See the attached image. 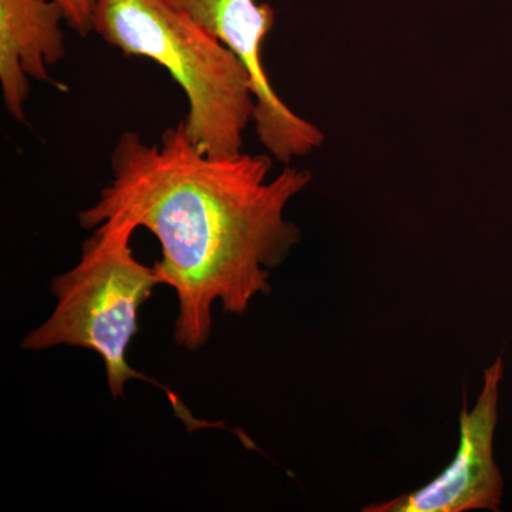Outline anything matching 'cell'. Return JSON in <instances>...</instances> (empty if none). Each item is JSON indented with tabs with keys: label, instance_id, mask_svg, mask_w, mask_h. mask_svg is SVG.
<instances>
[{
	"label": "cell",
	"instance_id": "obj_1",
	"mask_svg": "<svg viewBox=\"0 0 512 512\" xmlns=\"http://www.w3.org/2000/svg\"><path fill=\"white\" fill-rule=\"evenodd\" d=\"M110 165L113 180L80 212V225L126 221L158 239L163 258L154 265L177 295L174 339L181 348L207 345L215 302L244 315L255 296L269 295L272 269L301 242L285 210L311 184L309 171L286 165L271 177L265 154L208 156L183 121L153 144L124 131Z\"/></svg>",
	"mask_w": 512,
	"mask_h": 512
},
{
	"label": "cell",
	"instance_id": "obj_2",
	"mask_svg": "<svg viewBox=\"0 0 512 512\" xmlns=\"http://www.w3.org/2000/svg\"><path fill=\"white\" fill-rule=\"evenodd\" d=\"M93 32L168 70L187 97L185 133L208 156L244 151L255 96L244 64L173 0H97Z\"/></svg>",
	"mask_w": 512,
	"mask_h": 512
},
{
	"label": "cell",
	"instance_id": "obj_3",
	"mask_svg": "<svg viewBox=\"0 0 512 512\" xmlns=\"http://www.w3.org/2000/svg\"><path fill=\"white\" fill-rule=\"evenodd\" d=\"M136 231L120 220L94 228L83 242L79 264L50 281L55 311L22 342V349L32 352L57 346L93 350L103 359L114 399L124 396L130 380L156 383L127 362L138 312L154 288L164 285L156 265L141 264L134 256L130 242Z\"/></svg>",
	"mask_w": 512,
	"mask_h": 512
},
{
	"label": "cell",
	"instance_id": "obj_4",
	"mask_svg": "<svg viewBox=\"0 0 512 512\" xmlns=\"http://www.w3.org/2000/svg\"><path fill=\"white\" fill-rule=\"evenodd\" d=\"M241 60L255 96L254 126L259 143L282 164L309 156L325 134L279 97L262 64V43L275 25V10L256 0H173Z\"/></svg>",
	"mask_w": 512,
	"mask_h": 512
},
{
	"label": "cell",
	"instance_id": "obj_5",
	"mask_svg": "<svg viewBox=\"0 0 512 512\" xmlns=\"http://www.w3.org/2000/svg\"><path fill=\"white\" fill-rule=\"evenodd\" d=\"M501 357L484 370V386L471 412L460 416V444L453 463L429 484L386 503L369 505L365 512H464L500 510L503 477L494 460L493 443L498 421Z\"/></svg>",
	"mask_w": 512,
	"mask_h": 512
},
{
	"label": "cell",
	"instance_id": "obj_6",
	"mask_svg": "<svg viewBox=\"0 0 512 512\" xmlns=\"http://www.w3.org/2000/svg\"><path fill=\"white\" fill-rule=\"evenodd\" d=\"M62 22L55 0H0V86L16 120H25L30 79L63 90L47 70L66 55Z\"/></svg>",
	"mask_w": 512,
	"mask_h": 512
},
{
	"label": "cell",
	"instance_id": "obj_7",
	"mask_svg": "<svg viewBox=\"0 0 512 512\" xmlns=\"http://www.w3.org/2000/svg\"><path fill=\"white\" fill-rule=\"evenodd\" d=\"M63 10L64 22L70 29L87 36L93 32L94 8L97 0H55Z\"/></svg>",
	"mask_w": 512,
	"mask_h": 512
}]
</instances>
